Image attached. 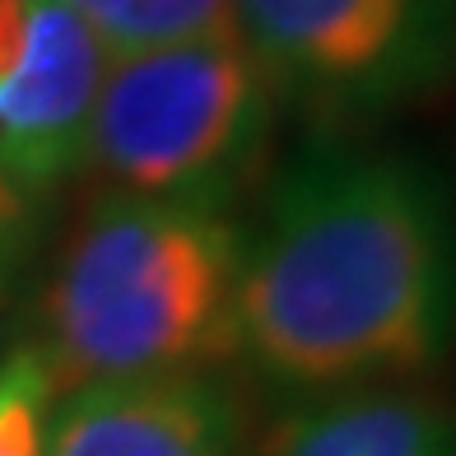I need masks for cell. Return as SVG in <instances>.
I'll return each instance as SVG.
<instances>
[{
    "instance_id": "8",
    "label": "cell",
    "mask_w": 456,
    "mask_h": 456,
    "mask_svg": "<svg viewBox=\"0 0 456 456\" xmlns=\"http://www.w3.org/2000/svg\"><path fill=\"white\" fill-rule=\"evenodd\" d=\"M89 24L108 56H140L233 33V0H61Z\"/></svg>"
},
{
    "instance_id": "6",
    "label": "cell",
    "mask_w": 456,
    "mask_h": 456,
    "mask_svg": "<svg viewBox=\"0 0 456 456\" xmlns=\"http://www.w3.org/2000/svg\"><path fill=\"white\" fill-rule=\"evenodd\" d=\"M47 456H252L247 419L219 372L89 382L52 396Z\"/></svg>"
},
{
    "instance_id": "1",
    "label": "cell",
    "mask_w": 456,
    "mask_h": 456,
    "mask_svg": "<svg viewBox=\"0 0 456 456\" xmlns=\"http://www.w3.org/2000/svg\"><path fill=\"white\" fill-rule=\"evenodd\" d=\"M456 345V219L405 159L280 182L242 252L238 354L294 396L428 378Z\"/></svg>"
},
{
    "instance_id": "3",
    "label": "cell",
    "mask_w": 456,
    "mask_h": 456,
    "mask_svg": "<svg viewBox=\"0 0 456 456\" xmlns=\"http://www.w3.org/2000/svg\"><path fill=\"white\" fill-rule=\"evenodd\" d=\"M275 102L238 33L121 56L102 75L85 163L112 191L228 205L271 144Z\"/></svg>"
},
{
    "instance_id": "4",
    "label": "cell",
    "mask_w": 456,
    "mask_h": 456,
    "mask_svg": "<svg viewBox=\"0 0 456 456\" xmlns=\"http://www.w3.org/2000/svg\"><path fill=\"white\" fill-rule=\"evenodd\" d=\"M233 33L280 98L317 112H378L447 66L452 0H233Z\"/></svg>"
},
{
    "instance_id": "10",
    "label": "cell",
    "mask_w": 456,
    "mask_h": 456,
    "mask_svg": "<svg viewBox=\"0 0 456 456\" xmlns=\"http://www.w3.org/2000/svg\"><path fill=\"white\" fill-rule=\"evenodd\" d=\"M28 33V0H0V79L19 66Z\"/></svg>"
},
{
    "instance_id": "9",
    "label": "cell",
    "mask_w": 456,
    "mask_h": 456,
    "mask_svg": "<svg viewBox=\"0 0 456 456\" xmlns=\"http://www.w3.org/2000/svg\"><path fill=\"white\" fill-rule=\"evenodd\" d=\"M52 378L33 349H14L0 368V456H47L43 424L52 405Z\"/></svg>"
},
{
    "instance_id": "5",
    "label": "cell",
    "mask_w": 456,
    "mask_h": 456,
    "mask_svg": "<svg viewBox=\"0 0 456 456\" xmlns=\"http://www.w3.org/2000/svg\"><path fill=\"white\" fill-rule=\"evenodd\" d=\"M108 52L70 5L28 0L19 66L0 79V177L19 196L52 191L85 168Z\"/></svg>"
},
{
    "instance_id": "11",
    "label": "cell",
    "mask_w": 456,
    "mask_h": 456,
    "mask_svg": "<svg viewBox=\"0 0 456 456\" xmlns=\"http://www.w3.org/2000/svg\"><path fill=\"white\" fill-rule=\"evenodd\" d=\"M19 219H24V196L0 177V238H5L10 228H19Z\"/></svg>"
},
{
    "instance_id": "12",
    "label": "cell",
    "mask_w": 456,
    "mask_h": 456,
    "mask_svg": "<svg viewBox=\"0 0 456 456\" xmlns=\"http://www.w3.org/2000/svg\"><path fill=\"white\" fill-rule=\"evenodd\" d=\"M0 242H5V238H0Z\"/></svg>"
},
{
    "instance_id": "2",
    "label": "cell",
    "mask_w": 456,
    "mask_h": 456,
    "mask_svg": "<svg viewBox=\"0 0 456 456\" xmlns=\"http://www.w3.org/2000/svg\"><path fill=\"white\" fill-rule=\"evenodd\" d=\"M247 242L224 205L108 191L79 219L43 298L52 391L215 372L238 354Z\"/></svg>"
},
{
    "instance_id": "7",
    "label": "cell",
    "mask_w": 456,
    "mask_h": 456,
    "mask_svg": "<svg viewBox=\"0 0 456 456\" xmlns=\"http://www.w3.org/2000/svg\"><path fill=\"white\" fill-rule=\"evenodd\" d=\"M252 456H456V387L410 378L298 396Z\"/></svg>"
}]
</instances>
